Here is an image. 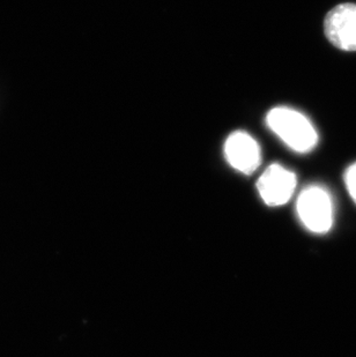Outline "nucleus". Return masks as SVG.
Returning a JSON list of instances; mask_svg holds the SVG:
<instances>
[{"instance_id": "obj_6", "label": "nucleus", "mask_w": 356, "mask_h": 357, "mask_svg": "<svg viewBox=\"0 0 356 357\" xmlns=\"http://www.w3.org/2000/svg\"><path fill=\"white\" fill-rule=\"evenodd\" d=\"M345 181H346L347 190L356 204V162L347 169Z\"/></svg>"}, {"instance_id": "obj_2", "label": "nucleus", "mask_w": 356, "mask_h": 357, "mask_svg": "<svg viewBox=\"0 0 356 357\" xmlns=\"http://www.w3.org/2000/svg\"><path fill=\"white\" fill-rule=\"evenodd\" d=\"M299 220L306 229L316 234L327 233L333 223V204L324 188L311 185L303 190L296 204Z\"/></svg>"}, {"instance_id": "obj_4", "label": "nucleus", "mask_w": 356, "mask_h": 357, "mask_svg": "<svg viewBox=\"0 0 356 357\" xmlns=\"http://www.w3.org/2000/svg\"><path fill=\"white\" fill-rule=\"evenodd\" d=\"M326 38L340 50L356 51V3L333 7L324 22Z\"/></svg>"}, {"instance_id": "obj_5", "label": "nucleus", "mask_w": 356, "mask_h": 357, "mask_svg": "<svg viewBox=\"0 0 356 357\" xmlns=\"http://www.w3.org/2000/svg\"><path fill=\"white\" fill-rule=\"evenodd\" d=\"M225 156L232 168L250 175L262 162V151L255 139L244 131L232 132L225 142Z\"/></svg>"}, {"instance_id": "obj_3", "label": "nucleus", "mask_w": 356, "mask_h": 357, "mask_svg": "<svg viewBox=\"0 0 356 357\" xmlns=\"http://www.w3.org/2000/svg\"><path fill=\"white\" fill-rule=\"evenodd\" d=\"M297 179L294 172L283 165H271L262 172L257 182L259 196L271 207L283 206L290 200L295 192Z\"/></svg>"}, {"instance_id": "obj_1", "label": "nucleus", "mask_w": 356, "mask_h": 357, "mask_svg": "<svg viewBox=\"0 0 356 357\" xmlns=\"http://www.w3.org/2000/svg\"><path fill=\"white\" fill-rule=\"evenodd\" d=\"M266 124L269 130L294 152L306 154L318 142L313 123L302 112L289 107H276L267 112Z\"/></svg>"}]
</instances>
